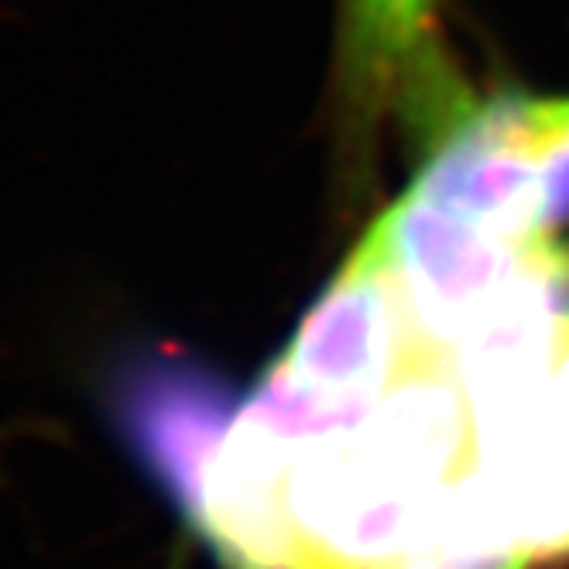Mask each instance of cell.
Wrapping results in <instances>:
<instances>
[{
  "label": "cell",
  "instance_id": "obj_1",
  "mask_svg": "<svg viewBox=\"0 0 569 569\" xmlns=\"http://www.w3.org/2000/svg\"><path fill=\"white\" fill-rule=\"evenodd\" d=\"M340 62L357 120L375 128L388 110H453L439 59L436 0H340Z\"/></svg>",
  "mask_w": 569,
  "mask_h": 569
},
{
  "label": "cell",
  "instance_id": "obj_2",
  "mask_svg": "<svg viewBox=\"0 0 569 569\" xmlns=\"http://www.w3.org/2000/svg\"><path fill=\"white\" fill-rule=\"evenodd\" d=\"M120 422L151 477L186 511L196 480L233 419V395L202 368L148 363L120 391Z\"/></svg>",
  "mask_w": 569,
  "mask_h": 569
},
{
  "label": "cell",
  "instance_id": "obj_3",
  "mask_svg": "<svg viewBox=\"0 0 569 569\" xmlns=\"http://www.w3.org/2000/svg\"><path fill=\"white\" fill-rule=\"evenodd\" d=\"M498 107L532 161L539 223L556 237L569 227V97H498Z\"/></svg>",
  "mask_w": 569,
  "mask_h": 569
}]
</instances>
